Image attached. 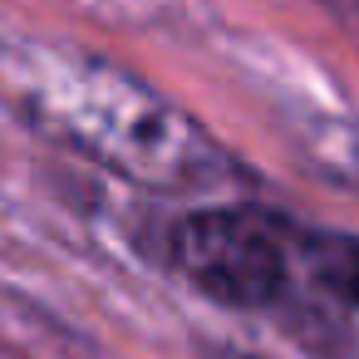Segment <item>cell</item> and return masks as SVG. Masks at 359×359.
<instances>
[{"label": "cell", "mask_w": 359, "mask_h": 359, "mask_svg": "<svg viewBox=\"0 0 359 359\" xmlns=\"http://www.w3.org/2000/svg\"><path fill=\"white\" fill-rule=\"evenodd\" d=\"M300 231L266 207H207L172 226V266L217 305H271L295 266Z\"/></svg>", "instance_id": "7a4b0ae2"}, {"label": "cell", "mask_w": 359, "mask_h": 359, "mask_svg": "<svg viewBox=\"0 0 359 359\" xmlns=\"http://www.w3.org/2000/svg\"><path fill=\"white\" fill-rule=\"evenodd\" d=\"M295 266L359 320V236L344 231H300Z\"/></svg>", "instance_id": "3957f363"}, {"label": "cell", "mask_w": 359, "mask_h": 359, "mask_svg": "<svg viewBox=\"0 0 359 359\" xmlns=\"http://www.w3.org/2000/svg\"><path fill=\"white\" fill-rule=\"evenodd\" d=\"M231 359H251V354H231Z\"/></svg>", "instance_id": "277c9868"}, {"label": "cell", "mask_w": 359, "mask_h": 359, "mask_svg": "<svg viewBox=\"0 0 359 359\" xmlns=\"http://www.w3.org/2000/svg\"><path fill=\"white\" fill-rule=\"evenodd\" d=\"M25 104L55 138L99 158L118 177L158 192H187L222 177V148L172 99L114 69L99 55H45Z\"/></svg>", "instance_id": "6da1fadb"}]
</instances>
